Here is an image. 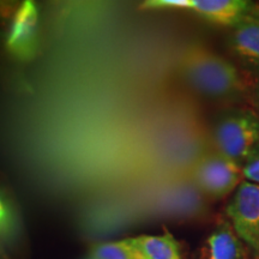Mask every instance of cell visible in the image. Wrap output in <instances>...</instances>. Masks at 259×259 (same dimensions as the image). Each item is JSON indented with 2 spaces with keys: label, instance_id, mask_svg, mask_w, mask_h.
Here are the masks:
<instances>
[{
  "label": "cell",
  "instance_id": "6da1fadb",
  "mask_svg": "<svg viewBox=\"0 0 259 259\" xmlns=\"http://www.w3.org/2000/svg\"><path fill=\"white\" fill-rule=\"evenodd\" d=\"M178 66L186 82L210 99H232L245 93V82L234 65L202 44L184 47Z\"/></svg>",
  "mask_w": 259,
  "mask_h": 259
},
{
  "label": "cell",
  "instance_id": "7a4b0ae2",
  "mask_svg": "<svg viewBox=\"0 0 259 259\" xmlns=\"http://www.w3.org/2000/svg\"><path fill=\"white\" fill-rule=\"evenodd\" d=\"M219 153L240 166L259 144V116L251 111L229 113L215 127Z\"/></svg>",
  "mask_w": 259,
  "mask_h": 259
},
{
  "label": "cell",
  "instance_id": "3957f363",
  "mask_svg": "<svg viewBox=\"0 0 259 259\" xmlns=\"http://www.w3.org/2000/svg\"><path fill=\"white\" fill-rule=\"evenodd\" d=\"M142 9L186 10L212 23L234 27L253 8L246 0H148Z\"/></svg>",
  "mask_w": 259,
  "mask_h": 259
},
{
  "label": "cell",
  "instance_id": "277c9868",
  "mask_svg": "<svg viewBox=\"0 0 259 259\" xmlns=\"http://www.w3.org/2000/svg\"><path fill=\"white\" fill-rule=\"evenodd\" d=\"M226 212L236 235L259 254V185L242 181Z\"/></svg>",
  "mask_w": 259,
  "mask_h": 259
},
{
  "label": "cell",
  "instance_id": "5b68a950",
  "mask_svg": "<svg viewBox=\"0 0 259 259\" xmlns=\"http://www.w3.org/2000/svg\"><path fill=\"white\" fill-rule=\"evenodd\" d=\"M197 185L212 198H223L242 183L241 166L222 154L208 155L194 170Z\"/></svg>",
  "mask_w": 259,
  "mask_h": 259
},
{
  "label": "cell",
  "instance_id": "8992f818",
  "mask_svg": "<svg viewBox=\"0 0 259 259\" xmlns=\"http://www.w3.org/2000/svg\"><path fill=\"white\" fill-rule=\"evenodd\" d=\"M38 9L34 2H23L16 8L6 34L5 47L19 61H30L38 51Z\"/></svg>",
  "mask_w": 259,
  "mask_h": 259
},
{
  "label": "cell",
  "instance_id": "52a82bcc",
  "mask_svg": "<svg viewBox=\"0 0 259 259\" xmlns=\"http://www.w3.org/2000/svg\"><path fill=\"white\" fill-rule=\"evenodd\" d=\"M233 51L246 63L259 67V17L248 14L233 27Z\"/></svg>",
  "mask_w": 259,
  "mask_h": 259
},
{
  "label": "cell",
  "instance_id": "ba28073f",
  "mask_svg": "<svg viewBox=\"0 0 259 259\" xmlns=\"http://www.w3.org/2000/svg\"><path fill=\"white\" fill-rule=\"evenodd\" d=\"M206 259H242L245 257L244 242L232 225L223 222L210 234Z\"/></svg>",
  "mask_w": 259,
  "mask_h": 259
},
{
  "label": "cell",
  "instance_id": "9c48e42d",
  "mask_svg": "<svg viewBox=\"0 0 259 259\" xmlns=\"http://www.w3.org/2000/svg\"><path fill=\"white\" fill-rule=\"evenodd\" d=\"M141 259H184L178 241L170 233L128 238Z\"/></svg>",
  "mask_w": 259,
  "mask_h": 259
},
{
  "label": "cell",
  "instance_id": "30bf717a",
  "mask_svg": "<svg viewBox=\"0 0 259 259\" xmlns=\"http://www.w3.org/2000/svg\"><path fill=\"white\" fill-rule=\"evenodd\" d=\"M89 257L92 259H141L130 239L94 246Z\"/></svg>",
  "mask_w": 259,
  "mask_h": 259
},
{
  "label": "cell",
  "instance_id": "8fae6325",
  "mask_svg": "<svg viewBox=\"0 0 259 259\" xmlns=\"http://www.w3.org/2000/svg\"><path fill=\"white\" fill-rule=\"evenodd\" d=\"M242 178L246 181L259 185V144L253 149L247 160L241 166Z\"/></svg>",
  "mask_w": 259,
  "mask_h": 259
},
{
  "label": "cell",
  "instance_id": "7c38bea8",
  "mask_svg": "<svg viewBox=\"0 0 259 259\" xmlns=\"http://www.w3.org/2000/svg\"><path fill=\"white\" fill-rule=\"evenodd\" d=\"M254 99H255V105H257V108L259 109V78L257 80V85H255Z\"/></svg>",
  "mask_w": 259,
  "mask_h": 259
},
{
  "label": "cell",
  "instance_id": "4fadbf2b",
  "mask_svg": "<svg viewBox=\"0 0 259 259\" xmlns=\"http://www.w3.org/2000/svg\"><path fill=\"white\" fill-rule=\"evenodd\" d=\"M251 14H252V15H255V16H258V17H259V5L254 6V8L252 9Z\"/></svg>",
  "mask_w": 259,
  "mask_h": 259
},
{
  "label": "cell",
  "instance_id": "5bb4252c",
  "mask_svg": "<svg viewBox=\"0 0 259 259\" xmlns=\"http://www.w3.org/2000/svg\"><path fill=\"white\" fill-rule=\"evenodd\" d=\"M5 203H8V202H6V199H5L4 194H3V193H2V191H0V206H2L3 204H5Z\"/></svg>",
  "mask_w": 259,
  "mask_h": 259
},
{
  "label": "cell",
  "instance_id": "9a60e30c",
  "mask_svg": "<svg viewBox=\"0 0 259 259\" xmlns=\"http://www.w3.org/2000/svg\"><path fill=\"white\" fill-rule=\"evenodd\" d=\"M85 259H92V258H90V257H88V258H85Z\"/></svg>",
  "mask_w": 259,
  "mask_h": 259
}]
</instances>
